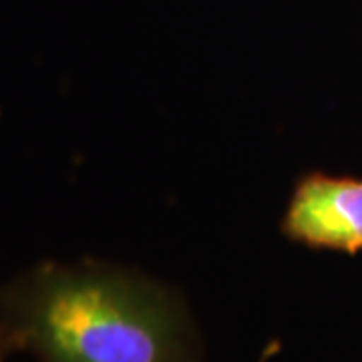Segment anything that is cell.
<instances>
[{"instance_id":"6da1fadb","label":"cell","mask_w":362,"mask_h":362,"mask_svg":"<svg viewBox=\"0 0 362 362\" xmlns=\"http://www.w3.org/2000/svg\"><path fill=\"white\" fill-rule=\"evenodd\" d=\"M0 340L39 362H199L180 300L107 264H42L0 288Z\"/></svg>"},{"instance_id":"7a4b0ae2","label":"cell","mask_w":362,"mask_h":362,"mask_svg":"<svg viewBox=\"0 0 362 362\" xmlns=\"http://www.w3.org/2000/svg\"><path fill=\"white\" fill-rule=\"evenodd\" d=\"M282 232L298 244L362 252V177L310 173L298 181Z\"/></svg>"}]
</instances>
